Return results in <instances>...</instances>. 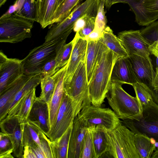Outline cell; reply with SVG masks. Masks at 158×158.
Wrapping results in <instances>:
<instances>
[{"label":"cell","instance_id":"obj_43","mask_svg":"<svg viewBox=\"0 0 158 158\" xmlns=\"http://www.w3.org/2000/svg\"><path fill=\"white\" fill-rule=\"evenodd\" d=\"M91 16H95L88 14H85L80 17L76 21L73 29V31L76 32L83 28Z\"/></svg>","mask_w":158,"mask_h":158},{"label":"cell","instance_id":"obj_3","mask_svg":"<svg viewBox=\"0 0 158 158\" xmlns=\"http://www.w3.org/2000/svg\"><path fill=\"white\" fill-rule=\"evenodd\" d=\"M69 35H65L51 41L44 42L31 50L22 60L24 74L30 76L41 74L44 65L55 58L58 52L66 44Z\"/></svg>","mask_w":158,"mask_h":158},{"label":"cell","instance_id":"obj_36","mask_svg":"<svg viewBox=\"0 0 158 158\" xmlns=\"http://www.w3.org/2000/svg\"><path fill=\"white\" fill-rule=\"evenodd\" d=\"M80 158H95L93 143L92 127L88 128L85 134Z\"/></svg>","mask_w":158,"mask_h":158},{"label":"cell","instance_id":"obj_34","mask_svg":"<svg viewBox=\"0 0 158 158\" xmlns=\"http://www.w3.org/2000/svg\"><path fill=\"white\" fill-rule=\"evenodd\" d=\"M132 86L134 89L135 95L139 98L143 107L153 100L152 89L146 84L137 82Z\"/></svg>","mask_w":158,"mask_h":158},{"label":"cell","instance_id":"obj_27","mask_svg":"<svg viewBox=\"0 0 158 158\" xmlns=\"http://www.w3.org/2000/svg\"><path fill=\"white\" fill-rule=\"evenodd\" d=\"M73 123L58 139L51 141L54 158H68L70 137Z\"/></svg>","mask_w":158,"mask_h":158},{"label":"cell","instance_id":"obj_24","mask_svg":"<svg viewBox=\"0 0 158 158\" xmlns=\"http://www.w3.org/2000/svg\"><path fill=\"white\" fill-rule=\"evenodd\" d=\"M60 0H36L35 21L44 29L52 24L53 17Z\"/></svg>","mask_w":158,"mask_h":158},{"label":"cell","instance_id":"obj_10","mask_svg":"<svg viewBox=\"0 0 158 158\" xmlns=\"http://www.w3.org/2000/svg\"><path fill=\"white\" fill-rule=\"evenodd\" d=\"M76 116L71 100L64 91L55 122L47 136L50 141L60 138L73 123Z\"/></svg>","mask_w":158,"mask_h":158},{"label":"cell","instance_id":"obj_45","mask_svg":"<svg viewBox=\"0 0 158 158\" xmlns=\"http://www.w3.org/2000/svg\"><path fill=\"white\" fill-rule=\"evenodd\" d=\"M152 97L153 101L158 105V92L152 89Z\"/></svg>","mask_w":158,"mask_h":158},{"label":"cell","instance_id":"obj_40","mask_svg":"<svg viewBox=\"0 0 158 158\" xmlns=\"http://www.w3.org/2000/svg\"><path fill=\"white\" fill-rule=\"evenodd\" d=\"M96 16H91L85 26L76 33L79 37L85 39L94 30Z\"/></svg>","mask_w":158,"mask_h":158},{"label":"cell","instance_id":"obj_42","mask_svg":"<svg viewBox=\"0 0 158 158\" xmlns=\"http://www.w3.org/2000/svg\"><path fill=\"white\" fill-rule=\"evenodd\" d=\"M55 58L47 63L43 67L41 75L45 76H52L56 72Z\"/></svg>","mask_w":158,"mask_h":158},{"label":"cell","instance_id":"obj_11","mask_svg":"<svg viewBox=\"0 0 158 158\" xmlns=\"http://www.w3.org/2000/svg\"><path fill=\"white\" fill-rule=\"evenodd\" d=\"M118 37L128 56L137 55L150 59L149 47L151 45L139 30H130L119 32Z\"/></svg>","mask_w":158,"mask_h":158},{"label":"cell","instance_id":"obj_22","mask_svg":"<svg viewBox=\"0 0 158 158\" xmlns=\"http://www.w3.org/2000/svg\"><path fill=\"white\" fill-rule=\"evenodd\" d=\"M36 88L21 98L9 110L8 117L16 118L20 123L27 122V118L36 98Z\"/></svg>","mask_w":158,"mask_h":158},{"label":"cell","instance_id":"obj_17","mask_svg":"<svg viewBox=\"0 0 158 158\" xmlns=\"http://www.w3.org/2000/svg\"><path fill=\"white\" fill-rule=\"evenodd\" d=\"M73 39L74 44L64 77V85L70 82L79 63L86 57L87 40L76 34Z\"/></svg>","mask_w":158,"mask_h":158},{"label":"cell","instance_id":"obj_2","mask_svg":"<svg viewBox=\"0 0 158 158\" xmlns=\"http://www.w3.org/2000/svg\"><path fill=\"white\" fill-rule=\"evenodd\" d=\"M122 85L111 82L106 95L108 103L119 118L139 120L142 117L143 106L137 96L128 94L123 88Z\"/></svg>","mask_w":158,"mask_h":158},{"label":"cell","instance_id":"obj_15","mask_svg":"<svg viewBox=\"0 0 158 158\" xmlns=\"http://www.w3.org/2000/svg\"><path fill=\"white\" fill-rule=\"evenodd\" d=\"M129 60L138 82L152 88L156 77L151 59L137 55L129 56Z\"/></svg>","mask_w":158,"mask_h":158},{"label":"cell","instance_id":"obj_8","mask_svg":"<svg viewBox=\"0 0 158 158\" xmlns=\"http://www.w3.org/2000/svg\"><path fill=\"white\" fill-rule=\"evenodd\" d=\"M77 117L87 128L100 126L105 130L110 131L122 124V121L111 109L92 104L84 106Z\"/></svg>","mask_w":158,"mask_h":158},{"label":"cell","instance_id":"obj_13","mask_svg":"<svg viewBox=\"0 0 158 158\" xmlns=\"http://www.w3.org/2000/svg\"><path fill=\"white\" fill-rule=\"evenodd\" d=\"M126 3L139 25L147 26L158 19V0H131Z\"/></svg>","mask_w":158,"mask_h":158},{"label":"cell","instance_id":"obj_14","mask_svg":"<svg viewBox=\"0 0 158 158\" xmlns=\"http://www.w3.org/2000/svg\"><path fill=\"white\" fill-rule=\"evenodd\" d=\"M1 131L7 135L13 145L14 157L23 158L24 145L21 123L14 117H8L0 121Z\"/></svg>","mask_w":158,"mask_h":158},{"label":"cell","instance_id":"obj_41","mask_svg":"<svg viewBox=\"0 0 158 158\" xmlns=\"http://www.w3.org/2000/svg\"><path fill=\"white\" fill-rule=\"evenodd\" d=\"M149 49L150 53L156 57V77L152 89L158 92V40L150 45Z\"/></svg>","mask_w":158,"mask_h":158},{"label":"cell","instance_id":"obj_9","mask_svg":"<svg viewBox=\"0 0 158 158\" xmlns=\"http://www.w3.org/2000/svg\"><path fill=\"white\" fill-rule=\"evenodd\" d=\"M122 123L134 134L145 135L158 142V105L153 100L143 107L142 117L139 120L125 119Z\"/></svg>","mask_w":158,"mask_h":158},{"label":"cell","instance_id":"obj_31","mask_svg":"<svg viewBox=\"0 0 158 158\" xmlns=\"http://www.w3.org/2000/svg\"><path fill=\"white\" fill-rule=\"evenodd\" d=\"M21 123L24 147L35 143L41 148L39 135V131H40L30 125L27 122Z\"/></svg>","mask_w":158,"mask_h":158},{"label":"cell","instance_id":"obj_39","mask_svg":"<svg viewBox=\"0 0 158 158\" xmlns=\"http://www.w3.org/2000/svg\"><path fill=\"white\" fill-rule=\"evenodd\" d=\"M140 31L143 36L152 44L158 40V21L152 23Z\"/></svg>","mask_w":158,"mask_h":158},{"label":"cell","instance_id":"obj_16","mask_svg":"<svg viewBox=\"0 0 158 158\" xmlns=\"http://www.w3.org/2000/svg\"><path fill=\"white\" fill-rule=\"evenodd\" d=\"M27 122L47 136L50 130L48 104L36 97L27 118Z\"/></svg>","mask_w":158,"mask_h":158},{"label":"cell","instance_id":"obj_33","mask_svg":"<svg viewBox=\"0 0 158 158\" xmlns=\"http://www.w3.org/2000/svg\"><path fill=\"white\" fill-rule=\"evenodd\" d=\"M74 40L64 45L58 52L55 58L56 72L65 66L69 62L72 51Z\"/></svg>","mask_w":158,"mask_h":158},{"label":"cell","instance_id":"obj_30","mask_svg":"<svg viewBox=\"0 0 158 158\" xmlns=\"http://www.w3.org/2000/svg\"><path fill=\"white\" fill-rule=\"evenodd\" d=\"M41 93L39 97L40 99L48 104L54 92L56 84L55 74L52 76H45L40 74Z\"/></svg>","mask_w":158,"mask_h":158},{"label":"cell","instance_id":"obj_4","mask_svg":"<svg viewBox=\"0 0 158 158\" xmlns=\"http://www.w3.org/2000/svg\"><path fill=\"white\" fill-rule=\"evenodd\" d=\"M107 152L115 158H140L134 140L135 134L122 123L114 129L105 130Z\"/></svg>","mask_w":158,"mask_h":158},{"label":"cell","instance_id":"obj_25","mask_svg":"<svg viewBox=\"0 0 158 158\" xmlns=\"http://www.w3.org/2000/svg\"><path fill=\"white\" fill-rule=\"evenodd\" d=\"M101 40L108 49L119 57H126L128 56L119 39L114 34L113 31L109 26H107Z\"/></svg>","mask_w":158,"mask_h":158},{"label":"cell","instance_id":"obj_37","mask_svg":"<svg viewBox=\"0 0 158 158\" xmlns=\"http://www.w3.org/2000/svg\"><path fill=\"white\" fill-rule=\"evenodd\" d=\"M14 150L13 143L6 134L0 133V158H13L12 155Z\"/></svg>","mask_w":158,"mask_h":158},{"label":"cell","instance_id":"obj_44","mask_svg":"<svg viewBox=\"0 0 158 158\" xmlns=\"http://www.w3.org/2000/svg\"><path fill=\"white\" fill-rule=\"evenodd\" d=\"M103 33L94 29L88 36L86 37L85 39L87 41H98L102 37Z\"/></svg>","mask_w":158,"mask_h":158},{"label":"cell","instance_id":"obj_50","mask_svg":"<svg viewBox=\"0 0 158 158\" xmlns=\"http://www.w3.org/2000/svg\"><path fill=\"white\" fill-rule=\"evenodd\" d=\"M65 0H60V3H59V5H60V4H61Z\"/></svg>","mask_w":158,"mask_h":158},{"label":"cell","instance_id":"obj_26","mask_svg":"<svg viewBox=\"0 0 158 158\" xmlns=\"http://www.w3.org/2000/svg\"><path fill=\"white\" fill-rule=\"evenodd\" d=\"M12 12L25 18L35 21L36 1L15 0L12 6Z\"/></svg>","mask_w":158,"mask_h":158},{"label":"cell","instance_id":"obj_6","mask_svg":"<svg viewBox=\"0 0 158 158\" xmlns=\"http://www.w3.org/2000/svg\"><path fill=\"white\" fill-rule=\"evenodd\" d=\"M101 0H85L78 5L70 13L62 20L49 26L45 38V42L53 40L66 35L73 30L74 24L78 18L88 14L96 16Z\"/></svg>","mask_w":158,"mask_h":158},{"label":"cell","instance_id":"obj_48","mask_svg":"<svg viewBox=\"0 0 158 158\" xmlns=\"http://www.w3.org/2000/svg\"><path fill=\"white\" fill-rule=\"evenodd\" d=\"M151 158H158V148H157L156 150L154 152Z\"/></svg>","mask_w":158,"mask_h":158},{"label":"cell","instance_id":"obj_1","mask_svg":"<svg viewBox=\"0 0 158 158\" xmlns=\"http://www.w3.org/2000/svg\"><path fill=\"white\" fill-rule=\"evenodd\" d=\"M118 58L117 54L108 48L104 52L88 84L89 97L92 105L100 107L104 102L110 87L112 69Z\"/></svg>","mask_w":158,"mask_h":158},{"label":"cell","instance_id":"obj_7","mask_svg":"<svg viewBox=\"0 0 158 158\" xmlns=\"http://www.w3.org/2000/svg\"><path fill=\"white\" fill-rule=\"evenodd\" d=\"M64 90L71 100L76 116L85 106L91 105L89 94L85 58L81 60Z\"/></svg>","mask_w":158,"mask_h":158},{"label":"cell","instance_id":"obj_20","mask_svg":"<svg viewBox=\"0 0 158 158\" xmlns=\"http://www.w3.org/2000/svg\"><path fill=\"white\" fill-rule=\"evenodd\" d=\"M87 41L85 60L89 84L95 69L102 58L104 52L108 48L102 41L101 38L96 41Z\"/></svg>","mask_w":158,"mask_h":158},{"label":"cell","instance_id":"obj_49","mask_svg":"<svg viewBox=\"0 0 158 158\" xmlns=\"http://www.w3.org/2000/svg\"><path fill=\"white\" fill-rule=\"evenodd\" d=\"M7 0H0V7L4 5Z\"/></svg>","mask_w":158,"mask_h":158},{"label":"cell","instance_id":"obj_5","mask_svg":"<svg viewBox=\"0 0 158 158\" xmlns=\"http://www.w3.org/2000/svg\"><path fill=\"white\" fill-rule=\"evenodd\" d=\"M35 21L6 12L0 18V42L16 43L31 37Z\"/></svg>","mask_w":158,"mask_h":158},{"label":"cell","instance_id":"obj_18","mask_svg":"<svg viewBox=\"0 0 158 158\" xmlns=\"http://www.w3.org/2000/svg\"><path fill=\"white\" fill-rule=\"evenodd\" d=\"M34 76L23 74L0 94V121L7 116L17 93Z\"/></svg>","mask_w":158,"mask_h":158},{"label":"cell","instance_id":"obj_28","mask_svg":"<svg viewBox=\"0 0 158 158\" xmlns=\"http://www.w3.org/2000/svg\"><path fill=\"white\" fill-rule=\"evenodd\" d=\"M95 158L100 157L107 152L108 148L105 129L100 126L91 127Z\"/></svg>","mask_w":158,"mask_h":158},{"label":"cell","instance_id":"obj_12","mask_svg":"<svg viewBox=\"0 0 158 158\" xmlns=\"http://www.w3.org/2000/svg\"><path fill=\"white\" fill-rule=\"evenodd\" d=\"M24 74L22 60L0 52V94Z\"/></svg>","mask_w":158,"mask_h":158},{"label":"cell","instance_id":"obj_38","mask_svg":"<svg viewBox=\"0 0 158 158\" xmlns=\"http://www.w3.org/2000/svg\"><path fill=\"white\" fill-rule=\"evenodd\" d=\"M104 0H101L100 6L96 17L94 30L103 33L107 26V20L104 10Z\"/></svg>","mask_w":158,"mask_h":158},{"label":"cell","instance_id":"obj_23","mask_svg":"<svg viewBox=\"0 0 158 158\" xmlns=\"http://www.w3.org/2000/svg\"><path fill=\"white\" fill-rule=\"evenodd\" d=\"M87 129L76 116L70 137L68 158H80L83 140Z\"/></svg>","mask_w":158,"mask_h":158},{"label":"cell","instance_id":"obj_21","mask_svg":"<svg viewBox=\"0 0 158 158\" xmlns=\"http://www.w3.org/2000/svg\"><path fill=\"white\" fill-rule=\"evenodd\" d=\"M111 82H117L132 85L138 82L127 57L118 58L113 67Z\"/></svg>","mask_w":158,"mask_h":158},{"label":"cell","instance_id":"obj_46","mask_svg":"<svg viewBox=\"0 0 158 158\" xmlns=\"http://www.w3.org/2000/svg\"><path fill=\"white\" fill-rule=\"evenodd\" d=\"M105 6L106 8L109 9L112 6L111 5L112 0H104Z\"/></svg>","mask_w":158,"mask_h":158},{"label":"cell","instance_id":"obj_19","mask_svg":"<svg viewBox=\"0 0 158 158\" xmlns=\"http://www.w3.org/2000/svg\"><path fill=\"white\" fill-rule=\"evenodd\" d=\"M68 65V63L55 73L56 79V87L52 97L48 104L50 129L55 122L64 94V78Z\"/></svg>","mask_w":158,"mask_h":158},{"label":"cell","instance_id":"obj_32","mask_svg":"<svg viewBox=\"0 0 158 158\" xmlns=\"http://www.w3.org/2000/svg\"><path fill=\"white\" fill-rule=\"evenodd\" d=\"M80 0H65L60 5L53 17L52 24L60 22L66 18L78 5Z\"/></svg>","mask_w":158,"mask_h":158},{"label":"cell","instance_id":"obj_47","mask_svg":"<svg viewBox=\"0 0 158 158\" xmlns=\"http://www.w3.org/2000/svg\"><path fill=\"white\" fill-rule=\"evenodd\" d=\"M131 0H112L111 5H113L119 3H126L127 2Z\"/></svg>","mask_w":158,"mask_h":158},{"label":"cell","instance_id":"obj_35","mask_svg":"<svg viewBox=\"0 0 158 158\" xmlns=\"http://www.w3.org/2000/svg\"><path fill=\"white\" fill-rule=\"evenodd\" d=\"M40 74L36 75L28 81L15 95L10 110L21 98L36 88L40 83Z\"/></svg>","mask_w":158,"mask_h":158},{"label":"cell","instance_id":"obj_29","mask_svg":"<svg viewBox=\"0 0 158 158\" xmlns=\"http://www.w3.org/2000/svg\"><path fill=\"white\" fill-rule=\"evenodd\" d=\"M134 140L140 158H151L156 148L152 143L150 138L145 135L136 133Z\"/></svg>","mask_w":158,"mask_h":158}]
</instances>
